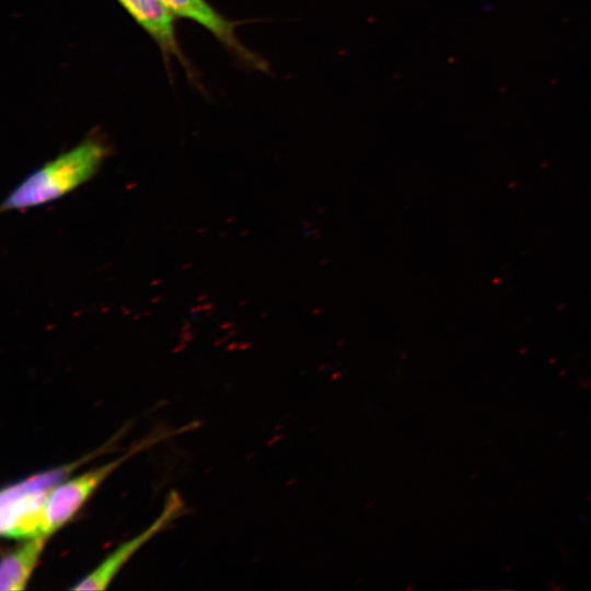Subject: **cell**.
Listing matches in <instances>:
<instances>
[{
    "mask_svg": "<svg viewBox=\"0 0 591 591\" xmlns=\"http://www.w3.org/2000/svg\"><path fill=\"white\" fill-rule=\"evenodd\" d=\"M107 152L97 139H85L27 175L3 199L1 211L24 210L67 195L97 172Z\"/></svg>",
    "mask_w": 591,
    "mask_h": 591,
    "instance_id": "6da1fadb",
    "label": "cell"
},
{
    "mask_svg": "<svg viewBox=\"0 0 591 591\" xmlns=\"http://www.w3.org/2000/svg\"><path fill=\"white\" fill-rule=\"evenodd\" d=\"M341 375H343L341 372H335V373L332 374L331 379H332L333 381H336V380H338Z\"/></svg>",
    "mask_w": 591,
    "mask_h": 591,
    "instance_id": "9c48e42d",
    "label": "cell"
},
{
    "mask_svg": "<svg viewBox=\"0 0 591 591\" xmlns=\"http://www.w3.org/2000/svg\"><path fill=\"white\" fill-rule=\"evenodd\" d=\"M47 536L42 535L27 541L2 558L0 568L1 591L23 590L45 547Z\"/></svg>",
    "mask_w": 591,
    "mask_h": 591,
    "instance_id": "52a82bcc",
    "label": "cell"
},
{
    "mask_svg": "<svg viewBox=\"0 0 591 591\" xmlns=\"http://www.w3.org/2000/svg\"><path fill=\"white\" fill-rule=\"evenodd\" d=\"M282 438H283V434H282V433H277V434H275V436L267 442V445H268V447L274 445V444H276L278 441H280Z\"/></svg>",
    "mask_w": 591,
    "mask_h": 591,
    "instance_id": "ba28073f",
    "label": "cell"
},
{
    "mask_svg": "<svg viewBox=\"0 0 591 591\" xmlns=\"http://www.w3.org/2000/svg\"><path fill=\"white\" fill-rule=\"evenodd\" d=\"M183 510V501L178 495L171 493L164 508L154 522L137 536L125 542L105 558L93 571L80 580L73 590H103L114 579L120 568L138 549L158 534L166 524L175 519Z\"/></svg>",
    "mask_w": 591,
    "mask_h": 591,
    "instance_id": "5b68a950",
    "label": "cell"
},
{
    "mask_svg": "<svg viewBox=\"0 0 591 591\" xmlns=\"http://www.w3.org/2000/svg\"><path fill=\"white\" fill-rule=\"evenodd\" d=\"M51 489L0 497V531L9 538L48 536L46 507Z\"/></svg>",
    "mask_w": 591,
    "mask_h": 591,
    "instance_id": "277c9868",
    "label": "cell"
},
{
    "mask_svg": "<svg viewBox=\"0 0 591 591\" xmlns=\"http://www.w3.org/2000/svg\"><path fill=\"white\" fill-rule=\"evenodd\" d=\"M297 482H298V479H297L296 477H293V478L287 480L286 485H287V486H292V485L296 484Z\"/></svg>",
    "mask_w": 591,
    "mask_h": 591,
    "instance_id": "30bf717a",
    "label": "cell"
},
{
    "mask_svg": "<svg viewBox=\"0 0 591 591\" xmlns=\"http://www.w3.org/2000/svg\"><path fill=\"white\" fill-rule=\"evenodd\" d=\"M161 1L174 16L192 20L209 31L243 68L270 72L269 62L262 55L248 49L236 36L235 28L244 21L224 18L206 0Z\"/></svg>",
    "mask_w": 591,
    "mask_h": 591,
    "instance_id": "7a4b0ae2",
    "label": "cell"
},
{
    "mask_svg": "<svg viewBox=\"0 0 591 591\" xmlns=\"http://www.w3.org/2000/svg\"><path fill=\"white\" fill-rule=\"evenodd\" d=\"M282 427H283L282 425H278V426L275 428V430H279V429H281Z\"/></svg>",
    "mask_w": 591,
    "mask_h": 591,
    "instance_id": "7c38bea8",
    "label": "cell"
},
{
    "mask_svg": "<svg viewBox=\"0 0 591 591\" xmlns=\"http://www.w3.org/2000/svg\"><path fill=\"white\" fill-rule=\"evenodd\" d=\"M146 444H141L137 449L97 468L85 472L59 486H55L50 491L46 507L48 534L50 535L56 532L72 518L96 487L126 459L130 457Z\"/></svg>",
    "mask_w": 591,
    "mask_h": 591,
    "instance_id": "3957f363",
    "label": "cell"
},
{
    "mask_svg": "<svg viewBox=\"0 0 591 591\" xmlns=\"http://www.w3.org/2000/svg\"><path fill=\"white\" fill-rule=\"evenodd\" d=\"M155 40L164 56H175L187 68L174 27V15L161 0H117Z\"/></svg>",
    "mask_w": 591,
    "mask_h": 591,
    "instance_id": "8992f818",
    "label": "cell"
},
{
    "mask_svg": "<svg viewBox=\"0 0 591 591\" xmlns=\"http://www.w3.org/2000/svg\"><path fill=\"white\" fill-rule=\"evenodd\" d=\"M414 589H415V586H408V587L406 588V591H410V590H414Z\"/></svg>",
    "mask_w": 591,
    "mask_h": 591,
    "instance_id": "8fae6325",
    "label": "cell"
}]
</instances>
